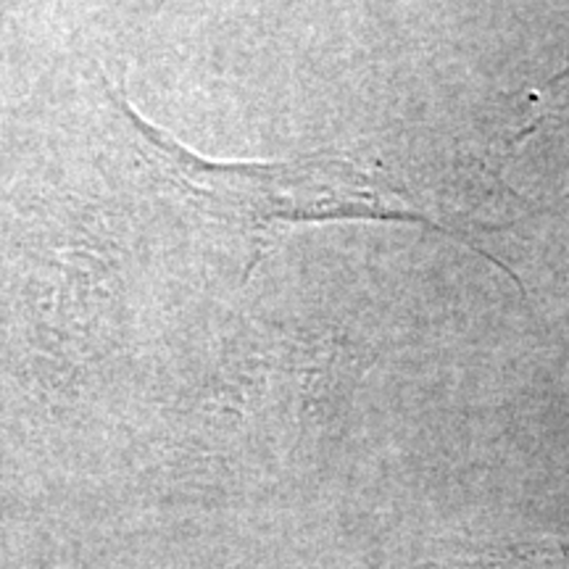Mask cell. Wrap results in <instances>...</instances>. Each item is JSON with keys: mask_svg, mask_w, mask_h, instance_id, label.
Instances as JSON below:
<instances>
[{"mask_svg": "<svg viewBox=\"0 0 569 569\" xmlns=\"http://www.w3.org/2000/svg\"><path fill=\"white\" fill-rule=\"evenodd\" d=\"M111 101L132 130V148L167 188L172 201L193 217L243 246V280L298 224L396 222L446 234L472 248L519 280L457 224L440 222L422 203L403 193L380 163L315 153L290 161H213L203 159L169 132L140 117L117 90Z\"/></svg>", "mask_w": 569, "mask_h": 569, "instance_id": "obj_1", "label": "cell"}]
</instances>
